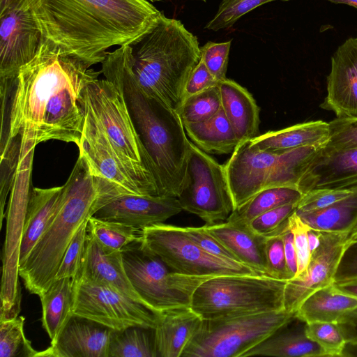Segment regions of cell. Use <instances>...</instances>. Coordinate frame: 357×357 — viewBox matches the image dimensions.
<instances>
[{"mask_svg":"<svg viewBox=\"0 0 357 357\" xmlns=\"http://www.w3.org/2000/svg\"><path fill=\"white\" fill-rule=\"evenodd\" d=\"M181 211L177 197L128 195L107 203L93 216L142 229L163 223Z\"/></svg>","mask_w":357,"mask_h":357,"instance_id":"19","label":"cell"},{"mask_svg":"<svg viewBox=\"0 0 357 357\" xmlns=\"http://www.w3.org/2000/svg\"><path fill=\"white\" fill-rule=\"evenodd\" d=\"M63 185L34 188L30 192L21 231L18 266L23 263L54 218L61 197Z\"/></svg>","mask_w":357,"mask_h":357,"instance_id":"23","label":"cell"},{"mask_svg":"<svg viewBox=\"0 0 357 357\" xmlns=\"http://www.w3.org/2000/svg\"><path fill=\"white\" fill-rule=\"evenodd\" d=\"M333 285L337 291L357 298V279L335 282Z\"/></svg>","mask_w":357,"mask_h":357,"instance_id":"52","label":"cell"},{"mask_svg":"<svg viewBox=\"0 0 357 357\" xmlns=\"http://www.w3.org/2000/svg\"><path fill=\"white\" fill-rule=\"evenodd\" d=\"M141 244L178 273L191 276L264 275L234 260L208 253L196 244L183 227L165 223L142 229Z\"/></svg>","mask_w":357,"mask_h":357,"instance_id":"11","label":"cell"},{"mask_svg":"<svg viewBox=\"0 0 357 357\" xmlns=\"http://www.w3.org/2000/svg\"><path fill=\"white\" fill-rule=\"evenodd\" d=\"M273 1L276 0H222L216 14L207 23L206 28L213 31L227 29L245 14Z\"/></svg>","mask_w":357,"mask_h":357,"instance_id":"38","label":"cell"},{"mask_svg":"<svg viewBox=\"0 0 357 357\" xmlns=\"http://www.w3.org/2000/svg\"><path fill=\"white\" fill-rule=\"evenodd\" d=\"M349 236L348 234L321 231L320 243L311 252L305 269L286 283L285 310L296 313L311 293L334 282L335 273Z\"/></svg>","mask_w":357,"mask_h":357,"instance_id":"16","label":"cell"},{"mask_svg":"<svg viewBox=\"0 0 357 357\" xmlns=\"http://www.w3.org/2000/svg\"><path fill=\"white\" fill-rule=\"evenodd\" d=\"M44 41L91 66L129 45L160 15L147 0H32Z\"/></svg>","mask_w":357,"mask_h":357,"instance_id":"2","label":"cell"},{"mask_svg":"<svg viewBox=\"0 0 357 357\" xmlns=\"http://www.w3.org/2000/svg\"><path fill=\"white\" fill-rule=\"evenodd\" d=\"M298 203L286 204L266 211L251 221L250 227L257 234L270 237L281 233L288 226L289 216L296 209Z\"/></svg>","mask_w":357,"mask_h":357,"instance_id":"40","label":"cell"},{"mask_svg":"<svg viewBox=\"0 0 357 357\" xmlns=\"http://www.w3.org/2000/svg\"><path fill=\"white\" fill-rule=\"evenodd\" d=\"M320 107L338 118H357V40L349 38L331 58L327 95Z\"/></svg>","mask_w":357,"mask_h":357,"instance_id":"17","label":"cell"},{"mask_svg":"<svg viewBox=\"0 0 357 357\" xmlns=\"http://www.w3.org/2000/svg\"><path fill=\"white\" fill-rule=\"evenodd\" d=\"M104 206L96 177L79 154L63 185L58 210L29 255L18 266L26 289L39 297L54 281L63 255L81 225Z\"/></svg>","mask_w":357,"mask_h":357,"instance_id":"5","label":"cell"},{"mask_svg":"<svg viewBox=\"0 0 357 357\" xmlns=\"http://www.w3.org/2000/svg\"><path fill=\"white\" fill-rule=\"evenodd\" d=\"M328 138V123L317 120L268 131L251 139L250 143L263 151H285L304 146H324Z\"/></svg>","mask_w":357,"mask_h":357,"instance_id":"27","label":"cell"},{"mask_svg":"<svg viewBox=\"0 0 357 357\" xmlns=\"http://www.w3.org/2000/svg\"><path fill=\"white\" fill-rule=\"evenodd\" d=\"M305 331L310 340L326 351L328 357H340L346 340L336 323H305Z\"/></svg>","mask_w":357,"mask_h":357,"instance_id":"39","label":"cell"},{"mask_svg":"<svg viewBox=\"0 0 357 357\" xmlns=\"http://www.w3.org/2000/svg\"><path fill=\"white\" fill-rule=\"evenodd\" d=\"M202 1H206V0H202Z\"/></svg>","mask_w":357,"mask_h":357,"instance_id":"59","label":"cell"},{"mask_svg":"<svg viewBox=\"0 0 357 357\" xmlns=\"http://www.w3.org/2000/svg\"><path fill=\"white\" fill-rule=\"evenodd\" d=\"M296 213L312 229L350 235L357 227V187L349 195L327 208L311 213Z\"/></svg>","mask_w":357,"mask_h":357,"instance_id":"31","label":"cell"},{"mask_svg":"<svg viewBox=\"0 0 357 357\" xmlns=\"http://www.w3.org/2000/svg\"><path fill=\"white\" fill-rule=\"evenodd\" d=\"M85 102L86 109L102 127L123 162L157 189L144 150L116 87L106 79H97L86 86Z\"/></svg>","mask_w":357,"mask_h":357,"instance_id":"10","label":"cell"},{"mask_svg":"<svg viewBox=\"0 0 357 357\" xmlns=\"http://www.w3.org/2000/svg\"><path fill=\"white\" fill-rule=\"evenodd\" d=\"M23 0H0V15L20 3Z\"/></svg>","mask_w":357,"mask_h":357,"instance_id":"55","label":"cell"},{"mask_svg":"<svg viewBox=\"0 0 357 357\" xmlns=\"http://www.w3.org/2000/svg\"><path fill=\"white\" fill-rule=\"evenodd\" d=\"M222 108L219 86L185 98L177 110L183 124L205 121Z\"/></svg>","mask_w":357,"mask_h":357,"instance_id":"35","label":"cell"},{"mask_svg":"<svg viewBox=\"0 0 357 357\" xmlns=\"http://www.w3.org/2000/svg\"><path fill=\"white\" fill-rule=\"evenodd\" d=\"M108 357H156L154 328L130 326L112 330Z\"/></svg>","mask_w":357,"mask_h":357,"instance_id":"33","label":"cell"},{"mask_svg":"<svg viewBox=\"0 0 357 357\" xmlns=\"http://www.w3.org/2000/svg\"><path fill=\"white\" fill-rule=\"evenodd\" d=\"M90 67L44 41L14 77L0 80L1 144L19 137L36 146L50 139L77 146L86 118V88L101 73Z\"/></svg>","mask_w":357,"mask_h":357,"instance_id":"1","label":"cell"},{"mask_svg":"<svg viewBox=\"0 0 357 357\" xmlns=\"http://www.w3.org/2000/svg\"><path fill=\"white\" fill-rule=\"evenodd\" d=\"M302 197L303 194L296 187L265 188L234 210L227 220L249 225L259 215L286 204L298 203Z\"/></svg>","mask_w":357,"mask_h":357,"instance_id":"32","label":"cell"},{"mask_svg":"<svg viewBox=\"0 0 357 357\" xmlns=\"http://www.w3.org/2000/svg\"><path fill=\"white\" fill-rule=\"evenodd\" d=\"M356 40H357V38H356Z\"/></svg>","mask_w":357,"mask_h":357,"instance_id":"60","label":"cell"},{"mask_svg":"<svg viewBox=\"0 0 357 357\" xmlns=\"http://www.w3.org/2000/svg\"><path fill=\"white\" fill-rule=\"evenodd\" d=\"M137 84L148 96L178 110L188 79L201 59L197 38L162 13L129 44Z\"/></svg>","mask_w":357,"mask_h":357,"instance_id":"4","label":"cell"},{"mask_svg":"<svg viewBox=\"0 0 357 357\" xmlns=\"http://www.w3.org/2000/svg\"><path fill=\"white\" fill-rule=\"evenodd\" d=\"M285 310L225 319H202L181 357H242L294 319Z\"/></svg>","mask_w":357,"mask_h":357,"instance_id":"9","label":"cell"},{"mask_svg":"<svg viewBox=\"0 0 357 357\" xmlns=\"http://www.w3.org/2000/svg\"><path fill=\"white\" fill-rule=\"evenodd\" d=\"M357 279V239H349L340 257L334 282Z\"/></svg>","mask_w":357,"mask_h":357,"instance_id":"48","label":"cell"},{"mask_svg":"<svg viewBox=\"0 0 357 357\" xmlns=\"http://www.w3.org/2000/svg\"><path fill=\"white\" fill-rule=\"evenodd\" d=\"M329 138L324 146L335 149L357 148V118L336 117L328 123Z\"/></svg>","mask_w":357,"mask_h":357,"instance_id":"43","label":"cell"},{"mask_svg":"<svg viewBox=\"0 0 357 357\" xmlns=\"http://www.w3.org/2000/svg\"><path fill=\"white\" fill-rule=\"evenodd\" d=\"M219 82L200 59L188 79L184 89L183 100L188 96L218 86Z\"/></svg>","mask_w":357,"mask_h":357,"instance_id":"49","label":"cell"},{"mask_svg":"<svg viewBox=\"0 0 357 357\" xmlns=\"http://www.w3.org/2000/svg\"><path fill=\"white\" fill-rule=\"evenodd\" d=\"M147 1H149V2H154V1H158L159 0H147Z\"/></svg>","mask_w":357,"mask_h":357,"instance_id":"58","label":"cell"},{"mask_svg":"<svg viewBox=\"0 0 357 357\" xmlns=\"http://www.w3.org/2000/svg\"><path fill=\"white\" fill-rule=\"evenodd\" d=\"M288 223L289 228L294 236L297 255V276L305 269L310 259L311 252L307 238V231L310 227L300 218L296 211L289 216Z\"/></svg>","mask_w":357,"mask_h":357,"instance_id":"46","label":"cell"},{"mask_svg":"<svg viewBox=\"0 0 357 357\" xmlns=\"http://www.w3.org/2000/svg\"><path fill=\"white\" fill-rule=\"evenodd\" d=\"M88 220L81 225L68 246L54 280L65 278H74L78 274L85 251Z\"/></svg>","mask_w":357,"mask_h":357,"instance_id":"41","label":"cell"},{"mask_svg":"<svg viewBox=\"0 0 357 357\" xmlns=\"http://www.w3.org/2000/svg\"><path fill=\"white\" fill-rule=\"evenodd\" d=\"M335 3H344L357 9V0H328Z\"/></svg>","mask_w":357,"mask_h":357,"instance_id":"56","label":"cell"},{"mask_svg":"<svg viewBox=\"0 0 357 357\" xmlns=\"http://www.w3.org/2000/svg\"><path fill=\"white\" fill-rule=\"evenodd\" d=\"M77 147L79 154L85 158L97 178L105 205L128 195H158L154 185L140 178L123 162L102 127L86 108Z\"/></svg>","mask_w":357,"mask_h":357,"instance_id":"13","label":"cell"},{"mask_svg":"<svg viewBox=\"0 0 357 357\" xmlns=\"http://www.w3.org/2000/svg\"><path fill=\"white\" fill-rule=\"evenodd\" d=\"M78 274L107 284L144 305L126 275L121 251L102 246L88 233Z\"/></svg>","mask_w":357,"mask_h":357,"instance_id":"21","label":"cell"},{"mask_svg":"<svg viewBox=\"0 0 357 357\" xmlns=\"http://www.w3.org/2000/svg\"><path fill=\"white\" fill-rule=\"evenodd\" d=\"M177 198L183 210L206 225L226 221L234 211L224 165L190 141L185 181Z\"/></svg>","mask_w":357,"mask_h":357,"instance_id":"12","label":"cell"},{"mask_svg":"<svg viewBox=\"0 0 357 357\" xmlns=\"http://www.w3.org/2000/svg\"><path fill=\"white\" fill-rule=\"evenodd\" d=\"M204 226L238 262L268 276L265 252L266 237L255 232L250 225L228 220Z\"/></svg>","mask_w":357,"mask_h":357,"instance_id":"22","label":"cell"},{"mask_svg":"<svg viewBox=\"0 0 357 357\" xmlns=\"http://www.w3.org/2000/svg\"><path fill=\"white\" fill-rule=\"evenodd\" d=\"M357 308V298L337 291L333 283L320 288L306 297L295 317L304 323L333 322Z\"/></svg>","mask_w":357,"mask_h":357,"instance_id":"28","label":"cell"},{"mask_svg":"<svg viewBox=\"0 0 357 357\" xmlns=\"http://www.w3.org/2000/svg\"><path fill=\"white\" fill-rule=\"evenodd\" d=\"M183 126L191 142L206 153L228 154L238 144L236 134L222 108L205 121Z\"/></svg>","mask_w":357,"mask_h":357,"instance_id":"30","label":"cell"},{"mask_svg":"<svg viewBox=\"0 0 357 357\" xmlns=\"http://www.w3.org/2000/svg\"><path fill=\"white\" fill-rule=\"evenodd\" d=\"M354 188L342 189H317L304 194L298 202L296 211L311 213L317 211L349 195Z\"/></svg>","mask_w":357,"mask_h":357,"instance_id":"42","label":"cell"},{"mask_svg":"<svg viewBox=\"0 0 357 357\" xmlns=\"http://www.w3.org/2000/svg\"><path fill=\"white\" fill-rule=\"evenodd\" d=\"M87 233L102 246L116 251L142 238V229L94 216L88 220Z\"/></svg>","mask_w":357,"mask_h":357,"instance_id":"34","label":"cell"},{"mask_svg":"<svg viewBox=\"0 0 357 357\" xmlns=\"http://www.w3.org/2000/svg\"><path fill=\"white\" fill-rule=\"evenodd\" d=\"M357 187V148L319 149L299 179L296 188L303 195L317 189Z\"/></svg>","mask_w":357,"mask_h":357,"instance_id":"18","label":"cell"},{"mask_svg":"<svg viewBox=\"0 0 357 357\" xmlns=\"http://www.w3.org/2000/svg\"><path fill=\"white\" fill-rule=\"evenodd\" d=\"M321 236V231L312 229L310 227L307 231V238L310 252H312L319 245L320 243V238Z\"/></svg>","mask_w":357,"mask_h":357,"instance_id":"53","label":"cell"},{"mask_svg":"<svg viewBox=\"0 0 357 357\" xmlns=\"http://www.w3.org/2000/svg\"><path fill=\"white\" fill-rule=\"evenodd\" d=\"M25 318L16 316L0 320V357H37L24 331Z\"/></svg>","mask_w":357,"mask_h":357,"instance_id":"36","label":"cell"},{"mask_svg":"<svg viewBox=\"0 0 357 357\" xmlns=\"http://www.w3.org/2000/svg\"><path fill=\"white\" fill-rule=\"evenodd\" d=\"M101 73L123 98L155 181L158 195L178 197L183 185L189 141L175 109L146 94L132 68L129 45L108 52Z\"/></svg>","mask_w":357,"mask_h":357,"instance_id":"3","label":"cell"},{"mask_svg":"<svg viewBox=\"0 0 357 357\" xmlns=\"http://www.w3.org/2000/svg\"><path fill=\"white\" fill-rule=\"evenodd\" d=\"M72 312L114 331L130 326L155 328L160 316L115 289L80 274L73 278Z\"/></svg>","mask_w":357,"mask_h":357,"instance_id":"14","label":"cell"},{"mask_svg":"<svg viewBox=\"0 0 357 357\" xmlns=\"http://www.w3.org/2000/svg\"><path fill=\"white\" fill-rule=\"evenodd\" d=\"M295 318L279 327L242 357H328L326 351L307 336L305 323L294 324Z\"/></svg>","mask_w":357,"mask_h":357,"instance_id":"25","label":"cell"},{"mask_svg":"<svg viewBox=\"0 0 357 357\" xmlns=\"http://www.w3.org/2000/svg\"><path fill=\"white\" fill-rule=\"evenodd\" d=\"M222 109L238 139V144L257 136L259 107L248 91L230 79L219 82Z\"/></svg>","mask_w":357,"mask_h":357,"instance_id":"26","label":"cell"},{"mask_svg":"<svg viewBox=\"0 0 357 357\" xmlns=\"http://www.w3.org/2000/svg\"><path fill=\"white\" fill-rule=\"evenodd\" d=\"M231 40L224 43L209 41L200 47L201 59L219 82L226 79L229 54Z\"/></svg>","mask_w":357,"mask_h":357,"instance_id":"44","label":"cell"},{"mask_svg":"<svg viewBox=\"0 0 357 357\" xmlns=\"http://www.w3.org/2000/svg\"><path fill=\"white\" fill-rule=\"evenodd\" d=\"M287 280L267 275L210 278L195 289L190 307L202 319H217L284 310Z\"/></svg>","mask_w":357,"mask_h":357,"instance_id":"7","label":"cell"},{"mask_svg":"<svg viewBox=\"0 0 357 357\" xmlns=\"http://www.w3.org/2000/svg\"><path fill=\"white\" fill-rule=\"evenodd\" d=\"M285 258L291 279L295 278L298 272V261L294 241V236L288 227L282 232ZM290 279V280H291Z\"/></svg>","mask_w":357,"mask_h":357,"instance_id":"50","label":"cell"},{"mask_svg":"<svg viewBox=\"0 0 357 357\" xmlns=\"http://www.w3.org/2000/svg\"><path fill=\"white\" fill-rule=\"evenodd\" d=\"M112 330L91 320L73 315L56 343L37 357H108Z\"/></svg>","mask_w":357,"mask_h":357,"instance_id":"20","label":"cell"},{"mask_svg":"<svg viewBox=\"0 0 357 357\" xmlns=\"http://www.w3.org/2000/svg\"><path fill=\"white\" fill-rule=\"evenodd\" d=\"M39 298L42 325L51 340L50 345H53L73 316V278L55 280Z\"/></svg>","mask_w":357,"mask_h":357,"instance_id":"29","label":"cell"},{"mask_svg":"<svg viewBox=\"0 0 357 357\" xmlns=\"http://www.w3.org/2000/svg\"><path fill=\"white\" fill-rule=\"evenodd\" d=\"M349 239H357V227L350 234Z\"/></svg>","mask_w":357,"mask_h":357,"instance_id":"57","label":"cell"},{"mask_svg":"<svg viewBox=\"0 0 357 357\" xmlns=\"http://www.w3.org/2000/svg\"><path fill=\"white\" fill-rule=\"evenodd\" d=\"M288 227V226H287ZM268 237L266 242V258L268 275L282 280L291 279L284 248L282 232Z\"/></svg>","mask_w":357,"mask_h":357,"instance_id":"45","label":"cell"},{"mask_svg":"<svg viewBox=\"0 0 357 357\" xmlns=\"http://www.w3.org/2000/svg\"><path fill=\"white\" fill-rule=\"evenodd\" d=\"M43 43L32 0H23L0 15V80L14 77L36 56Z\"/></svg>","mask_w":357,"mask_h":357,"instance_id":"15","label":"cell"},{"mask_svg":"<svg viewBox=\"0 0 357 357\" xmlns=\"http://www.w3.org/2000/svg\"><path fill=\"white\" fill-rule=\"evenodd\" d=\"M20 150L19 137L13 138L1 144V228L6 215V199L11 190L19 164Z\"/></svg>","mask_w":357,"mask_h":357,"instance_id":"37","label":"cell"},{"mask_svg":"<svg viewBox=\"0 0 357 357\" xmlns=\"http://www.w3.org/2000/svg\"><path fill=\"white\" fill-rule=\"evenodd\" d=\"M321 147L267 151L251 145L250 140L238 144L224 165L234 210L265 188H296L308 164Z\"/></svg>","mask_w":357,"mask_h":357,"instance_id":"6","label":"cell"},{"mask_svg":"<svg viewBox=\"0 0 357 357\" xmlns=\"http://www.w3.org/2000/svg\"><path fill=\"white\" fill-rule=\"evenodd\" d=\"M183 229L196 244L208 253L238 261L233 254L206 230L205 226L185 227Z\"/></svg>","mask_w":357,"mask_h":357,"instance_id":"47","label":"cell"},{"mask_svg":"<svg viewBox=\"0 0 357 357\" xmlns=\"http://www.w3.org/2000/svg\"><path fill=\"white\" fill-rule=\"evenodd\" d=\"M340 357H357V342L346 341Z\"/></svg>","mask_w":357,"mask_h":357,"instance_id":"54","label":"cell"},{"mask_svg":"<svg viewBox=\"0 0 357 357\" xmlns=\"http://www.w3.org/2000/svg\"><path fill=\"white\" fill-rule=\"evenodd\" d=\"M140 241L126 245L121 252L126 275L144 305L158 313L190 307L195 289L212 277L178 273Z\"/></svg>","mask_w":357,"mask_h":357,"instance_id":"8","label":"cell"},{"mask_svg":"<svg viewBox=\"0 0 357 357\" xmlns=\"http://www.w3.org/2000/svg\"><path fill=\"white\" fill-rule=\"evenodd\" d=\"M202 321V317L190 307L160 313L154 328L156 357H181Z\"/></svg>","mask_w":357,"mask_h":357,"instance_id":"24","label":"cell"},{"mask_svg":"<svg viewBox=\"0 0 357 357\" xmlns=\"http://www.w3.org/2000/svg\"><path fill=\"white\" fill-rule=\"evenodd\" d=\"M336 324L346 341L357 342V308L344 314Z\"/></svg>","mask_w":357,"mask_h":357,"instance_id":"51","label":"cell"}]
</instances>
